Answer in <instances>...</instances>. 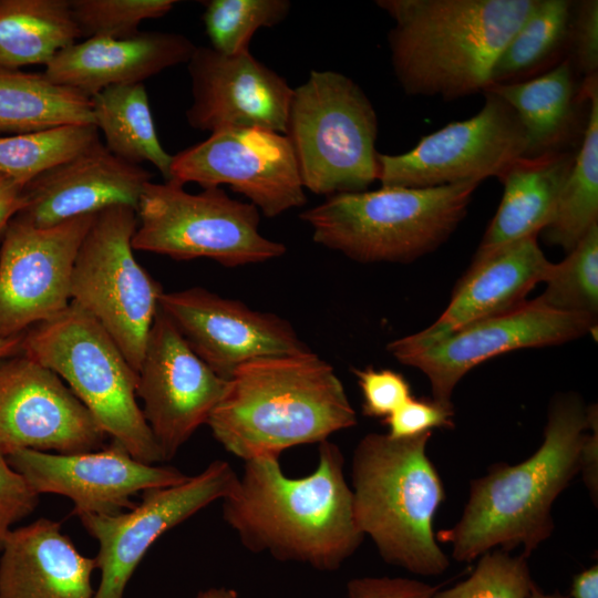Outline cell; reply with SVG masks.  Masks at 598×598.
Instances as JSON below:
<instances>
[{"instance_id":"obj_19","label":"cell","mask_w":598,"mask_h":598,"mask_svg":"<svg viewBox=\"0 0 598 598\" xmlns=\"http://www.w3.org/2000/svg\"><path fill=\"white\" fill-rule=\"evenodd\" d=\"M159 308L192 350L225 380L256 358L310 350L283 318L204 288L163 292Z\"/></svg>"},{"instance_id":"obj_24","label":"cell","mask_w":598,"mask_h":598,"mask_svg":"<svg viewBox=\"0 0 598 598\" xmlns=\"http://www.w3.org/2000/svg\"><path fill=\"white\" fill-rule=\"evenodd\" d=\"M0 558V598H93L95 558L83 556L49 518L12 529Z\"/></svg>"},{"instance_id":"obj_34","label":"cell","mask_w":598,"mask_h":598,"mask_svg":"<svg viewBox=\"0 0 598 598\" xmlns=\"http://www.w3.org/2000/svg\"><path fill=\"white\" fill-rule=\"evenodd\" d=\"M203 23L210 48L226 55L249 50L260 28L281 23L290 13L289 0H206Z\"/></svg>"},{"instance_id":"obj_17","label":"cell","mask_w":598,"mask_h":598,"mask_svg":"<svg viewBox=\"0 0 598 598\" xmlns=\"http://www.w3.org/2000/svg\"><path fill=\"white\" fill-rule=\"evenodd\" d=\"M106 434L52 370L20 353L0 359V452L74 454L104 447Z\"/></svg>"},{"instance_id":"obj_5","label":"cell","mask_w":598,"mask_h":598,"mask_svg":"<svg viewBox=\"0 0 598 598\" xmlns=\"http://www.w3.org/2000/svg\"><path fill=\"white\" fill-rule=\"evenodd\" d=\"M431 436L432 432L406 439L369 433L351 462L359 529L385 563L421 576H439L450 565L433 528L445 492L426 453Z\"/></svg>"},{"instance_id":"obj_15","label":"cell","mask_w":598,"mask_h":598,"mask_svg":"<svg viewBox=\"0 0 598 598\" xmlns=\"http://www.w3.org/2000/svg\"><path fill=\"white\" fill-rule=\"evenodd\" d=\"M238 482L228 462L216 460L195 476L142 492L140 504L114 515H83L80 520L99 543L94 557L101 578L93 598H123L125 588L151 546L217 499Z\"/></svg>"},{"instance_id":"obj_4","label":"cell","mask_w":598,"mask_h":598,"mask_svg":"<svg viewBox=\"0 0 598 598\" xmlns=\"http://www.w3.org/2000/svg\"><path fill=\"white\" fill-rule=\"evenodd\" d=\"M535 1L378 0L394 21L388 43L400 86L445 101L483 92Z\"/></svg>"},{"instance_id":"obj_23","label":"cell","mask_w":598,"mask_h":598,"mask_svg":"<svg viewBox=\"0 0 598 598\" xmlns=\"http://www.w3.org/2000/svg\"><path fill=\"white\" fill-rule=\"evenodd\" d=\"M537 236L513 243L472 264L454 288L442 315L427 328L396 341L406 347L431 344L481 319L525 300L550 266Z\"/></svg>"},{"instance_id":"obj_45","label":"cell","mask_w":598,"mask_h":598,"mask_svg":"<svg viewBox=\"0 0 598 598\" xmlns=\"http://www.w3.org/2000/svg\"><path fill=\"white\" fill-rule=\"evenodd\" d=\"M22 336L0 338V359L21 353Z\"/></svg>"},{"instance_id":"obj_20","label":"cell","mask_w":598,"mask_h":598,"mask_svg":"<svg viewBox=\"0 0 598 598\" xmlns=\"http://www.w3.org/2000/svg\"><path fill=\"white\" fill-rule=\"evenodd\" d=\"M187 64L192 104L188 125L214 133L262 128L285 134L293 89L249 50L226 55L196 47Z\"/></svg>"},{"instance_id":"obj_33","label":"cell","mask_w":598,"mask_h":598,"mask_svg":"<svg viewBox=\"0 0 598 598\" xmlns=\"http://www.w3.org/2000/svg\"><path fill=\"white\" fill-rule=\"evenodd\" d=\"M567 254L563 261L550 264L543 280L545 290L537 299L556 310L597 318L598 224Z\"/></svg>"},{"instance_id":"obj_31","label":"cell","mask_w":598,"mask_h":598,"mask_svg":"<svg viewBox=\"0 0 598 598\" xmlns=\"http://www.w3.org/2000/svg\"><path fill=\"white\" fill-rule=\"evenodd\" d=\"M574 7L569 0H536L496 59L489 84L523 78L555 58L568 44Z\"/></svg>"},{"instance_id":"obj_9","label":"cell","mask_w":598,"mask_h":598,"mask_svg":"<svg viewBox=\"0 0 598 598\" xmlns=\"http://www.w3.org/2000/svg\"><path fill=\"white\" fill-rule=\"evenodd\" d=\"M134 250L176 260L208 258L225 267L260 264L282 256V243L259 231L260 212L220 187L188 193L165 181L144 187L137 208Z\"/></svg>"},{"instance_id":"obj_28","label":"cell","mask_w":598,"mask_h":598,"mask_svg":"<svg viewBox=\"0 0 598 598\" xmlns=\"http://www.w3.org/2000/svg\"><path fill=\"white\" fill-rule=\"evenodd\" d=\"M79 39L70 0H0V68L45 66Z\"/></svg>"},{"instance_id":"obj_21","label":"cell","mask_w":598,"mask_h":598,"mask_svg":"<svg viewBox=\"0 0 598 598\" xmlns=\"http://www.w3.org/2000/svg\"><path fill=\"white\" fill-rule=\"evenodd\" d=\"M152 177L142 165L113 155L99 140L27 184L25 204L16 217L35 227H49L114 205L136 210Z\"/></svg>"},{"instance_id":"obj_13","label":"cell","mask_w":598,"mask_h":598,"mask_svg":"<svg viewBox=\"0 0 598 598\" xmlns=\"http://www.w3.org/2000/svg\"><path fill=\"white\" fill-rule=\"evenodd\" d=\"M96 214L49 227L9 223L0 247V338L22 336L69 307L74 262Z\"/></svg>"},{"instance_id":"obj_37","label":"cell","mask_w":598,"mask_h":598,"mask_svg":"<svg viewBox=\"0 0 598 598\" xmlns=\"http://www.w3.org/2000/svg\"><path fill=\"white\" fill-rule=\"evenodd\" d=\"M362 394V413L383 420L412 398L408 380L399 372L372 367L354 369Z\"/></svg>"},{"instance_id":"obj_30","label":"cell","mask_w":598,"mask_h":598,"mask_svg":"<svg viewBox=\"0 0 598 598\" xmlns=\"http://www.w3.org/2000/svg\"><path fill=\"white\" fill-rule=\"evenodd\" d=\"M588 115L575 162L561 187L557 206L544 237L569 252L598 224V82L585 79L580 87Z\"/></svg>"},{"instance_id":"obj_38","label":"cell","mask_w":598,"mask_h":598,"mask_svg":"<svg viewBox=\"0 0 598 598\" xmlns=\"http://www.w3.org/2000/svg\"><path fill=\"white\" fill-rule=\"evenodd\" d=\"M454 409L434 399H409L383 420L389 436L393 439L413 437L433 429H452Z\"/></svg>"},{"instance_id":"obj_35","label":"cell","mask_w":598,"mask_h":598,"mask_svg":"<svg viewBox=\"0 0 598 598\" xmlns=\"http://www.w3.org/2000/svg\"><path fill=\"white\" fill-rule=\"evenodd\" d=\"M176 0H70L81 38L122 39L137 34L142 21L167 14Z\"/></svg>"},{"instance_id":"obj_32","label":"cell","mask_w":598,"mask_h":598,"mask_svg":"<svg viewBox=\"0 0 598 598\" xmlns=\"http://www.w3.org/2000/svg\"><path fill=\"white\" fill-rule=\"evenodd\" d=\"M94 124L64 125L0 137V174L23 187L97 142Z\"/></svg>"},{"instance_id":"obj_11","label":"cell","mask_w":598,"mask_h":598,"mask_svg":"<svg viewBox=\"0 0 598 598\" xmlns=\"http://www.w3.org/2000/svg\"><path fill=\"white\" fill-rule=\"evenodd\" d=\"M474 116L452 122L422 136L406 153L378 154L382 187L426 188L499 178L527 156L528 138L515 110L498 94L484 90Z\"/></svg>"},{"instance_id":"obj_46","label":"cell","mask_w":598,"mask_h":598,"mask_svg":"<svg viewBox=\"0 0 598 598\" xmlns=\"http://www.w3.org/2000/svg\"><path fill=\"white\" fill-rule=\"evenodd\" d=\"M196 598H238V594L230 588H208L198 592Z\"/></svg>"},{"instance_id":"obj_1","label":"cell","mask_w":598,"mask_h":598,"mask_svg":"<svg viewBox=\"0 0 598 598\" xmlns=\"http://www.w3.org/2000/svg\"><path fill=\"white\" fill-rule=\"evenodd\" d=\"M318 465L299 478L287 476L279 457L245 461L233 491L223 498V517L252 553L333 571L364 539L344 476V457L334 443H319Z\"/></svg>"},{"instance_id":"obj_10","label":"cell","mask_w":598,"mask_h":598,"mask_svg":"<svg viewBox=\"0 0 598 598\" xmlns=\"http://www.w3.org/2000/svg\"><path fill=\"white\" fill-rule=\"evenodd\" d=\"M136 227L131 206L96 214L74 262L71 302L100 323L137 373L164 291L134 257Z\"/></svg>"},{"instance_id":"obj_7","label":"cell","mask_w":598,"mask_h":598,"mask_svg":"<svg viewBox=\"0 0 598 598\" xmlns=\"http://www.w3.org/2000/svg\"><path fill=\"white\" fill-rule=\"evenodd\" d=\"M21 353L64 380L104 433L133 457L164 461L136 401L137 373L89 313L71 302L23 334Z\"/></svg>"},{"instance_id":"obj_27","label":"cell","mask_w":598,"mask_h":598,"mask_svg":"<svg viewBox=\"0 0 598 598\" xmlns=\"http://www.w3.org/2000/svg\"><path fill=\"white\" fill-rule=\"evenodd\" d=\"M86 124H94L91 97L55 83L44 72L0 68V133Z\"/></svg>"},{"instance_id":"obj_14","label":"cell","mask_w":598,"mask_h":598,"mask_svg":"<svg viewBox=\"0 0 598 598\" xmlns=\"http://www.w3.org/2000/svg\"><path fill=\"white\" fill-rule=\"evenodd\" d=\"M169 181L195 183L203 189L228 185L268 218L307 202L287 136L262 128L210 133L173 155Z\"/></svg>"},{"instance_id":"obj_6","label":"cell","mask_w":598,"mask_h":598,"mask_svg":"<svg viewBox=\"0 0 598 598\" xmlns=\"http://www.w3.org/2000/svg\"><path fill=\"white\" fill-rule=\"evenodd\" d=\"M480 183L340 193L300 214L313 240L363 264L411 262L447 240Z\"/></svg>"},{"instance_id":"obj_12","label":"cell","mask_w":598,"mask_h":598,"mask_svg":"<svg viewBox=\"0 0 598 598\" xmlns=\"http://www.w3.org/2000/svg\"><path fill=\"white\" fill-rule=\"evenodd\" d=\"M596 318L556 310L537 298L472 322L423 347L396 340L388 351L401 363L419 369L431 384L432 399L453 406L452 393L474 367L503 353L557 346L590 332Z\"/></svg>"},{"instance_id":"obj_25","label":"cell","mask_w":598,"mask_h":598,"mask_svg":"<svg viewBox=\"0 0 598 598\" xmlns=\"http://www.w3.org/2000/svg\"><path fill=\"white\" fill-rule=\"evenodd\" d=\"M576 153L561 151L520 157L498 178L503 197L473 260L522 239L537 236L550 223Z\"/></svg>"},{"instance_id":"obj_47","label":"cell","mask_w":598,"mask_h":598,"mask_svg":"<svg viewBox=\"0 0 598 598\" xmlns=\"http://www.w3.org/2000/svg\"><path fill=\"white\" fill-rule=\"evenodd\" d=\"M528 598H569L560 592H545L535 581L532 584Z\"/></svg>"},{"instance_id":"obj_18","label":"cell","mask_w":598,"mask_h":598,"mask_svg":"<svg viewBox=\"0 0 598 598\" xmlns=\"http://www.w3.org/2000/svg\"><path fill=\"white\" fill-rule=\"evenodd\" d=\"M7 460L38 495L70 498L72 513L79 517L122 513L135 506L132 496L138 492L189 477L176 467L141 462L113 441L106 447L74 454L18 450Z\"/></svg>"},{"instance_id":"obj_26","label":"cell","mask_w":598,"mask_h":598,"mask_svg":"<svg viewBox=\"0 0 598 598\" xmlns=\"http://www.w3.org/2000/svg\"><path fill=\"white\" fill-rule=\"evenodd\" d=\"M484 90L498 94L517 113L528 138L526 157L568 151L579 128L578 102L585 99L577 90L569 58L539 76L489 84Z\"/></svg>"},{"instance_id":"obj_43","label":"cell","mask_w":598,"mask_h":598,"mask_svg":"<svg viewBox=\"0 0 598 598\" xmlns=\"http://www.w3.org/2000/svg\"><path fill=\"white\" fill-rule=\"evenodd\" d=\"M23 188L14 179L0 174V237L25 204Z\"/></svg>"},{"instance_id":"obj_8","label":"cell","mask_w":598,"mask_h":598,"mask_svg":"<svg viewBox=\"0 0 598 598\" xmlns=\"http://www.w3.org/2000/svg\"><path fill=\"white\" fill-rule=\"evenodd\" d=\"M305 189L367 190L378 181V116L362 89L336 71H311L295 87L286 132Z\"/></svg>"},{"instance_id":"obj_29","label":"cell","mask_w":598,"mask_h":598,"mask_svg":"<svg viewBox=\"0 0 598 598\" xmlns=\"http://www.w3.org/2000/svg\"><path fill=\"white\" fill-rule=\"evenodd\" d=\"M91 100L94 124L105 138V147L125 162L151 163L169 181L173 155L158 140L144 83L110 86Z\"/></svg>"},{"instance_id":"obj_39","label":"cell","mask_w":598,"mask_h":598,"mask_svg":"<svg viewBox=\"0 0 598 598\" xmlns=\"http://www.w3.org/2000/svg\"><path fill=\"white\" fill-rule=\"evenodd\" d=\"M39 495L0 452V551L12 530V525L30 515Z\"/></svg>"},{"instance_id":"obj_3","label":"cell","mask_w":598,"mask_h":598,"mask_svg":"<svg viewBox=\"0 0 598 598\" xmlns=\"http://www.w3.org/2000/svg\"><path fill=\"white\" fill-rule=\"evenodd\" d=\"M589 423V408L577 395L555 398L538 450L518 464H496L472 480L461 518L439 532L436 540L450 544L457 561H473L496 547H523L528 557L554 530L551 506L580 471Z\"/></svg>"},{"instance_id":"obj_42","label":"cell","mask_w":598,"mask_h":598,"mask_svg":"<svg viewBox=\"0 0 598 598\" xmlns=\"http://www.w3.org/2000/svg\"><path fill=\"white\" fill-rule=\"evenodd\" d=\"M590 433L585 434L580 448V471L585 485L597 505L598 497V414L597 405L589 406Z\"/></svg>"},{"instance_id":"obj_36","label":"cell","mask_w":598,"mask_h":598,"mask_svg":"<svg viewBox=\"0 0 598 598\" xmlns=\"http://www.w3.org/2000/svg\"><path fill=\"white\" fill-rule=\"evenodd\" d=\"M533 582L527 556L495 549L480 556L468 578L432 598H528Z\"/></svg>"},{"instance_id":"obj_22","label":"cell","mask_w":598,"mask_h":598,"mask_svg":"<svg viewBox=\"0 0 598 598\" xmlns=\"http://www.w3.org/2000/svg\"><path fill=\"white\" fill-rule=\"evenodd\" d=\"M196 45L181 33L146 31L128 38H86L61 50L45 65L55 83L89 97L106 87L143 83L169 68L187 63Z\"/></svg>"},{"instance_id":"obj_44","label":"cell","mask_w":598,"mask_h":598,"mask_svg":"<svg viewBox=\"0 0 598 598\" xmlns=\"http://www.w3.org/2000/svg\"><path fill=\"white\" fill-rule=\"evenodd\" d=\"M569 598H598L597 564L591 565L574 576Z\"/></svg>"},{"instance_id":"obj_16","label":"cell","mask_w":598,"mask_h":598,"mask_svg":"<svg viewBox=\"0 0 598 598\" xmlns=\"http://www.w3.org/2000/svg\"><path fill=\"white\" fill-rule=\"evenodd\" d=\"M227 382L192 350L158 307L137 370L136 396L164 461L207 423Z\"/></svg>"},{"instance_id":"obj_40","label":"cell","mask_w":598,"mask_h":598,"mask_svg":"<svg viewBox=\"0 0 598 598\" xmlns=\"http://www.w3.org/2000/svg\"><path fill=\"white\" fill-rule=\"evenodd\" d=\"M568 45L570 61L586 78L597 75L598 70V1L575 3Z\"/></svg>"},{"instance_id":"obj_41","label":"cell","mask_w":598,"mask_h":598,"mask_svg":"<svg viewBox=\"0 0 598 598\" xmlns=\"http://www.w3.org/2000/svg\"><path fill=\"white\" fill-rule=\"evenodd\" d=\"M440 586L403 577H360L347 584L348 598H432Z\"/></svg>"},{"instance_id":"obj_2","label":"cell","mask_w":598,"mask_h":598,"mask_svg":"<svg viewBox=\"0 0 598 598\" xmlns=\"http://www.w3.org/2000/svg\"><path fill=\"white\" fill-rule=\"evenodd\" d=\"M230 454L248 461L321 443L357 424L333 368L311 350L239 365L206 423Z\"/></svg>"}]
</instances>
